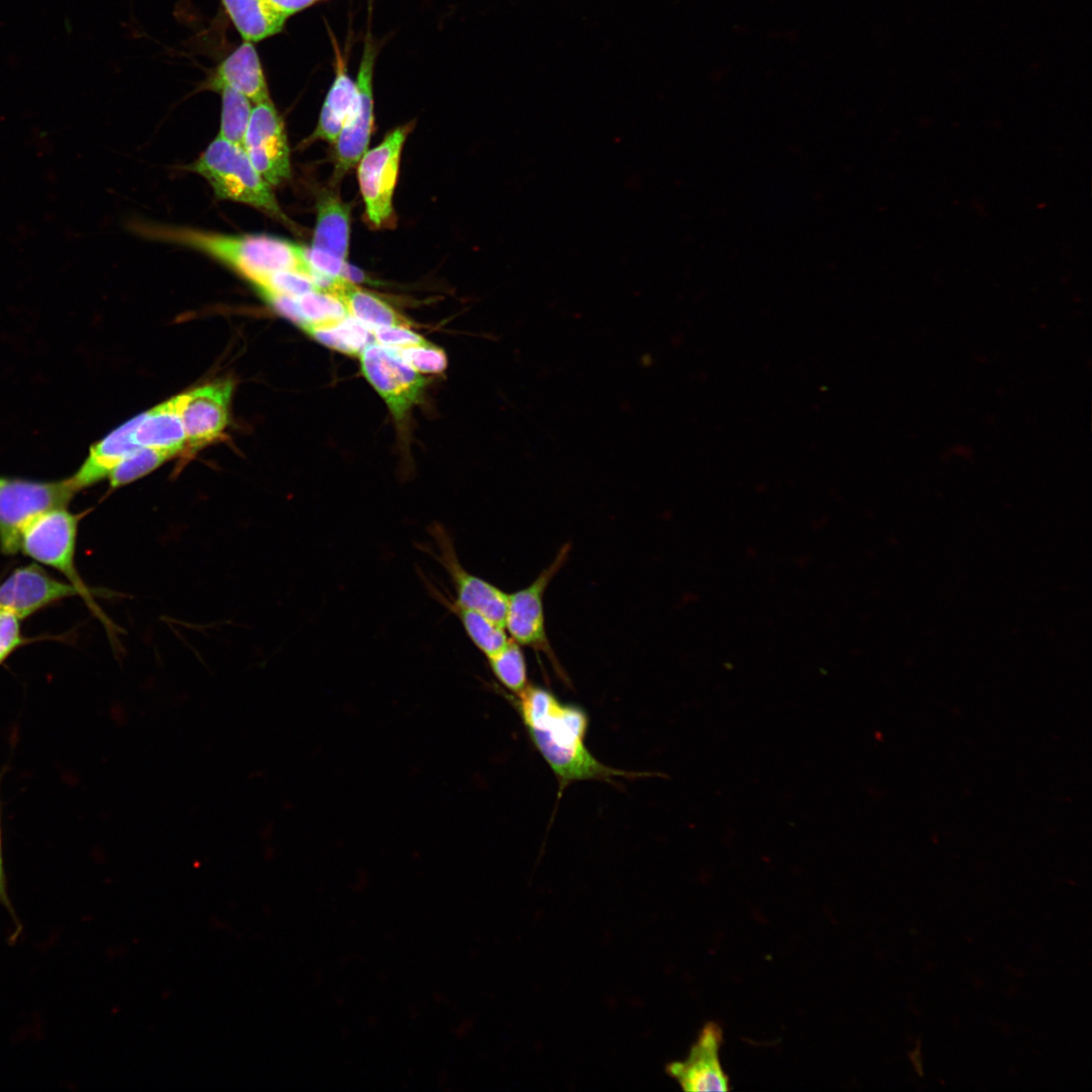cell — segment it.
Here are the masks:
<instances>
[{
  "instance_id": "1",
  "label": "cell",
  "mask_w": 1092,
  "mask_h": 1092,
  "mask_svg": "<svg viewBox=\"0 0 1092 1092\" xmlns=\"http://www.w3.org/2000/svg\"><path fill=\"white\" fill-rule=\"evenodd\" d=\"M513 696V703L527 732L556 776L560 792L573 782H612L631 772L599 761L587 749L588 716L579 706L560 702L547 689L528 685Z\"/></svg>"
},
{
  "instance_id": "2",
  "label": "cell",
  "mask_w": 1092,
  "mask_h": 1092,
  "mask_svg": "<svg viewBox=\"0 0 1092 1092\" xmlns=\"http://www.w3.org/2000/svg\"><path fill=\"white\" fill-rule=\"evenodd\" d=\"M156 240L199 251L232 268L252 284L277 271H296L314 282L317 271L307 260L305 248L266 235H222L189 228L143 226Z\"/></svg>"
},
{
  "instance_id": "3",
  "label": "cell",
  "mask_w": 1092,
  "mask_h": 1092,
  "mask_svg": "<svg viewBox=\"0 0 1092 1092\" xmlns=\"http://www.w3.org/2000/svg\"><path fill=\"white\" fill-rule=\"evenodd\" d=\"M187 168L210 184L217 199L247 204L291 224L271 186L254 168L243 147L217 135Z\"/></svg>"
},
{
  "instance_id": "4",
  "label": "cell",
  "mask_w": 1092,
  "mask_h": 1092,
  "mask_svg": "<svg viewBox=\"0 0 1092 1092\" xmlns=\"http://www.w3.org/2000/svg\"><path fill=\"white\" fill-rule=\"evenodd\" d=\"M82 515L60 508L43 513L23 531L20 551L36 562L48 565L66 576L74 585L89 610L101 621L108 634L114 636V624L95 603L92 590L81 578L75 564L78 525Z\"/></svg>"
},
{
  "instance_id": "5",
  "label": "cell",
  "mask_w": 1092,
  "mask_h": 1092,
  "mask_svg": "<svg viewBox=\"0 0 1092 1092\" xmlns=\"http://www.w3.org/2000/svg\"><path fill=\"white\" fill-rule=\"evenodd\" d=\"M77 492L70 478L54 481L0 476V551H20L24 529L51 510L67 508Z\"/></svg>"
},
{
  "instance_id": "6",
  "label": "cell",
  "mask_w": 1092,
  "mask_h": 1092,
  "mask_svg": "<svg viewBox=\"0 0 1092 1092\" xmlns=\"http://www.w3.org/2000/svg\"><path fill=\"white\" fill-rule=\"evenodd\" d=\"M412 123L394 128L380 144L362 156L357 164L361 195L367 220L374 228H383L393 220L394 194L403 144Z\"/></svg>"
},
{
  "instance_id": "7",
  "label": "cell",
  "mask_w": 1092,
  "mask_h": 1092,
  "mask_svg": "<svg viewBox=\"0 0 1092 1092\" xmlns=\"http://www.w3.org/2000/svg\"><path fill=\"white\" fill-rule=\"evenodd\" d=\"M359 356L363 375L394 420L401 423L421 401L429 379L411 367L394 349L376 342L367 345Z\"/></svg>"
},
{
  "instance_id": "8",
  "label": "cell",
  "mask_w": 1092,
  "mask_h": 1092,
  "mask_svg": "<svg viewBox=\"0 0 1092 1092\" xmlns=\"http://www.w3.org/2000/svg\"><path fill=\"white\" fill-rule=\"evenodd\" d=\"M569 552L570 544L566 543L559 549L553 561L528 586L509 595L505 619V629L510 633L511 639L537 653H544L560 675L563 671L557 663L546 634L543 597L549 583L567 560Z\"/></svg>"
},
{
  "instance_id": "9",
  "label": "cell",
  "mask_w": 1092,
  "mask_h": 1092,
  "mask_svg": "<svg viewBox=\"0 0 1092 1092\" xmlns=\"http://www.w3.org/2000/svg\"><path fill=\"white\" fill-rule=\"evenodd\" d=\"M377 53L378 48L368 34L355 81V98L334 145L336 177H341L354 168L368 150L374 124L373 71Z\"/></svg>"
},
{
  "instance_id": "10",
  "label": "cell",
  "mask_w": 1092,
  "mask_h": 1092,
  "mask_svg": "<svg viewBox=\"0 0 1092 1092\" xmlns=\"http://www.w3.org/2000/svg\"><path fill=\"white\" fill-rule=\"evenodd\" d=\"M244 149L254 168L270 186L290 178V150L284 124L271 99L252 107Z\"/></svg>"
},
{
  "instance_id": "11",
  "label": "cell",
  "mask_w": 1092,
  "mask_h": 1092,
  "mask_svg": "<svg viewBox=\"0 0 1092 1092\" xmlns=\"http://www.w3.org/2000/svg\"><path fill=\"white\" fill-rule=\"evenodd\" d=\"M437 552L434 555L447 572L457 606L477 611L505 627L509 595L467 571L459 561L454 543L446 529L436 523L430 527Z\"/></svg>"
},
{
  "instance_id": "12",
  "label": "cell",
  "mask_w": 1092,
  "mask_h": 1092,
  "mask_svg": "<svg viewBox=\"0 0 1092 1092\" xmlns=\"http://www.w3.org/2000/svg\"><path fill=\"white\" fill-rule=\"evenodd\" d=\"M234 383L215 381L181 393L186 447L194 450L222 434L229 423Z\"/></svg>"
},
{
  "instance_id": "13",
  "label": "cell",
  "mask_w": 1092,
  "mask_h": 1092,
  "mask_svg": "<svg viewBox=\"0 0 1092 1092\" xmlns=\"http://www.w3.org/2000/svg\"><path fill=\"white\" fill-rule=\"evenodd\" d=\"M73 596H79L74 585L56 579L41 566L31 563L13 569L0 582V610L24 619Z\"/></svg>"
},
{
  "instance_id": "14",
  "label": "cell",
  "mask_w": 1092,
  "mask_h": 1092,
  "mask_svg": "<svg viewBox=\"0 0 1092 1092\" xmlns=\"http://www.w3.org/2000/svg\"><path fill=\"white\" fill-rule=\"evenodd\" d=\"M722 1039L721 1027L716 1022L706 1023L688 1057L669 1064L666 1072L685 1091L730 1090L719 1056Z\"/></svg>"
},
{
  "instance_id": "15",
  "label": "cell",
  "mask_w": 1092,
  "mask_h": 1092,
  "mask_svg": "<svg viewBox=\"0 0 1092 1092\" xmlns=\"http://www.w3.org/2000/svg\"><path fill=\"white\" fill-rule=\"evenodd\" d=\"M233 89L251 102L270 99L261 58L254 42L244 40L223 58L202 82L200 89L219 93Z\"/></svg>"
},
{
  "instance_id": "16",
  "label": "cell",
  "mask_w": 1092,
  "mask_h": 1092,
  "mask_svg": "<svg viewBox=\"0 0 1092 1092\" xmlns=\"http://www.w3.org/2000/svg\"><path fill=\"white\" fill-rule=\"evenodd\" d=\"M143 417L144 413L127 421L90 448L84 463L70 477L77 491L108 477L120 461L141 447L135 432Z\"/></svg>"
},
{
  "instance_id": "17",
  "label": "cell",
  "mask_w": 1092,
  "mask_h": 1092,
  "mask_svg": "<svg viewBox=\"0 0 1092 1092\" xmlns=\"http://www.w3.org/2000/svg\"><path fill=\"white\" fill-rule=\"evenodd\" d=\"M326 291L338 297L345 305L348 314L372 332L381 327L412 326L408 318L380 296L341 276L334 277Z\"/></svg>"
},
{
  "instance_id": "18",
  "label": "cell",
  "mask_w": 1092,
  "mask_h": 1092,
  "mask_svg": "<svg viewBox=\"0 0 1092 1092\" xmlns=\"http://www.w3.org/2000/svg\"><path fill=\"white\" fill-rule=\"evenodd\" d=\"M135 441L140 446L166 450L175 456L186 448L181 394L144 413L135 432Z\"/></svg>"
},
{
  "instance_id": "19",
  "label": "cell",
  "mask_w": 1092,
  "mask_h": 1092,
  "mask_svg": "<svg viewBox=\"0 0 1092 1092\" xmlns=\"http://www.w3.org/2000/svg\"><path fill=\"white\" fill-rule=\"evenodd\" d=\"M335 78L323 104L318 122L310 140H323L336 144L352 107L356 83L347 70L345 56L342 55L334 39Z\"/></svg>"
},
{
  "instance_id": "20",
  "label": "cell",
  "mask_w": 1092,
  "mask_h": 1092,
  "mask_svg": "<svg viewBox=\"0 0 1092 1092\" xmlns=\"http://www.w3.org/2000/svg\"><path fill=\"white\" fill-rule=\"evenodd\" d=\"M350 239V207L333 191L316 201V222L311 249L347 261Z\"/></svg>"
},
{
  "instance_id": "21",
  "label": "cell",
  "mask_w": 1092,
  "mask_h": 1092,
  "mask_svg": "<svg viewBox=\"0 0 1092 1092\" xmlns=\"http://www.w3.org/2000/svg\"><path fill=\"white\" fill-rule=\"evenodd\" d=\"M243 40L258 42L281 32L286 19L266 0H219Z\"/></svg>"
},
{
  "instance_id": "22",
  "label": "cell",
  "mask_w": 1092,
  "mask_h": 1092,
  "mask_svg": "<svg viewBox=\"0 0 1092 1092\" xmlns=\"http://www.w3.org/2000/svg\"><path fill=\"white\" fill-rule=\"evenodd\" d=\"M303 331L326 347L352 356H359L374 339L370 329L350 315L335 324L309 326Z\"/></svg>"
},
{
  "instance_id": "23",
  "label": "cell",
  "mask_w": 1092,
  "mask_h": 1092,
  "mask_svg": "<svg viewBox=\"0 0 1092 1092\" xmlns=\"http://www.w3.org/2000/svg\"><path fill=\"white\" fill-rule=\"evenodd\" d=\"M455 614L471 642L486 657L499 651L510 640L504 626L493 622L483 614L445 602Z\"/></svg>"
},
{
  "instance_id": "24",
  "label": "cell",
  "mask_w": 1092,
  "mask_h": 1092,
  "mask_svg": "<svg viewBox=\"0 0 1092 1092\" xmlns=\"http://www.w3.org/2000/svg\"><path fill=\"white\" fill-rule=\"evenodd\" d=\"M487 659L495 679L513 695L521 693L529 685L523 649L513 639L510 638L499 651Z\"/></svg>"
},
{
  "instance_id": "25",
  "label": "cell",
  "mask_w": 1092,
  "mask_h": 1092,
  "mask_svg": "<svg viewBox=\"0 0 1092 1092\" xmlns=\"http://www.w3.org/2000/svg\"><path fill=\"white\" fill-rule=\"evenodd\" d=\"M175 455L169 451L141 446L120 461L108 475L110 488L123 486L161 466Z\"/></svg>"
},
{
  "instance_id": "26",
  "label": "cell",
  "mask_w": 1092,
  "mask_h": 1092,
  "mask_svg": "<svg viewBox=\"0 0 1092 1092\" xmlns=\"http://www.w3.org/2000/svg\"><path fill=\"white\" fill-rule=\"evenodd\" d=\"M221 96V117L218 136L244 148L252 104L243 94L224 88Z\"/></svg>"
},
{
  "instance_id": "27",
  "label": "cell",
  "mask_w": 1092,
  "mask_h": 1092,
  "mask_svg": "<svg viewBox=\"0 0 1092 1092\" xmlns=\"http://www.w3.org/2000/svg\"><path fill=\"white\" fill-rule=\"evenodd\" d=\"M297 302L306 323L304 329L309 326L335 324L349 315L343 302L324 290H314L300 295L297 297Z\"/></svg>"
},
{
  "instance_id": "28",
  "label": "cell",
  "mask_w": 1092,
  "mask_h": 1092,
  "mask_svg": "<svg viewBox=\"0 0 1092 1092\" xmlns=\"http://www.w3.org/2000/svg\"><path fill=\"white\" fill-rule=\"evenodd\" d=\"M253 285L259 292H272L293 297L321 290L310 277L296 271L273 272Z\"/></svg>"
},
{
  "instance_id": "29",
  "label": "cell",
  "mask_w": 1092,
  "mask_h": 1092,
  "mask_svg": "<svg viewBox=\"0 0 1092 1092\" xmlns=\"http://www.w3.org/2000/svg\"><path fill=\"white\" fill-rule=\"evenodd\" d=\"M395 351L411 367L421 373H441L447 367V356L444 350L428 341Z\"/></svg>"
},
{
  "instance_id": "30",
  "label": "cell",
  "mask_w": 1092,
  "mask_h": 1092,
  "mask_svg": "<svg viewBox=\"0 0 1092 1092\" xmlns=\"http://www.w3.org/2000/svg\"><path fill=\"white\" fill-rule=\"evenodd\" d=\"M20 620L14 613L0 610V664L25 643L21 634Z\"/></svg>"
},
{
  "instance_id": "31",
  "label": "cell",
  "mask_w": 1092,
  "mask_h": 1092,
  "mask_svg": "<svg viewBox=\"0 0 1092 1092\" xmlns=\"http://www.w3.org/2000/svg\"><path fill=\"white\" fill-rule=\"evenodd\" d=\"M373 337L376 343L395 350L427 342L410 327L402 326L377 328L373 330Z\"/></svg>"
},
{
  "instance_id": "32",
  "label": "cell",
  "mask_w": 1092,
  "mask_h": 1092,
  "mask_svg": "<svg viewBox=\"0 0 1092 1092\" xmlns=\"http://www.w3.org/2000/svg\"><path fill=\"white\" fill-rule=\"evenodd\" d=\"M260 294L281 315L298 325L302 330L306 323L301 314L297 297L272 292H260Z\"/></svg>"
},
{
  "instance_id": "33",
  "label": "cell",
  "mask_w": 1092,
  "mask_h": 1092,
  "mask_svg": "<svg viewBox=\"0 0 1092 1092\" xmlns=\"http://www.w3.org/2000/svg\"><path fill=\"white\" fill-rule=\"evenodd\" d=\"M318 1L321 0H266L271 9L286 20Z\"/></svg>"
},
{
  "instance_id": "34",
  "label": "cell",
  "mask_w": 1092,
  "mask_h": 1092,
  "mask_svg": "<svg viewBox=\"0 0 1092 1092\" xmlns=\"http://www.w3.org/2000/svg\"><path fill=\"white\" fill-rule=\"evenodd\" d=\"M0 821H1V818H0ZM0 905L3 906L9 912V914L14 919V921H17V919L15 917L14 909L12 907V904L10 902V899H9V896H8V893H7V885H6V877H5V872H4L2 844H1V825H0Z\"/></svg>"
}]
</instances>
